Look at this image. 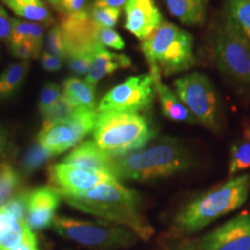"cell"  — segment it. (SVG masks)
Segmentation results:
<instances>
[{"instance_id": "6da1fadb", "label": "cell", "mask_w": 250, "mask_h": 250, "mask_svg": "<svg viewBox=\"0 0 250 250\" xmlns=\"http://www.w3.org/2000/svg\"><path fill=\"white\" fill-rule=\"evenodd\" d=\"M62 198L81 212L129 228L143 241H149L154 235V227L144 213L140 193L118 180L100 184L83 195Z\"/></svg>"}, {"instance_id": "7a4b0ae2", "label": "cell", "mask_w": 250, "mask_h": 250, "mask_svg": "<svg viewBox=\"0 0 250 250\" xmlns=\"http://www.w3.org/2000/svg\"><path fill=\"white\" fill-rule=\"evenodd\" d=\"M193 165L195 158L186 144L175 137H162L134 152L111 156V174L120 182H147L184 173Z\"/></svg>"}, {"instance_id": "3957f363", "label": "cell", "mask_w": 250, "mask_h": 250, "mask_svg": "<svg viewBox=\"0 0 250 250\" xmlns=\"http://www.w3.org/2000/svg\"><path fill=\"white\" fill-rule=\"evenodd\" d=\"M249 191L250 174H242L197 196L174 218L169 235L182 237L204 229L219 218L241 208Z\"/></svg>"}, {"instance_id": "277c9868", "label": "cell", "mask_w": 250, "mask_h": 250, "mask_svg": "<svg viewBox=\"0 0 250 250\" xmlns=\"http://www.w3.org/2000/svg\"><path fill=\"white\" fill-rule=\"evenodd\" d=\"M193 37L189 31L165 21L142 41L140 50L149 71H158L162 78L190 71L196 65Z\"/></svg>"}, {"instance_id": "5b68a950", "label": "cell", "mask_w": 250, "mask_h": 250, "mask_svg": "<svg viewBox=\"0 0 250 250\" xmlns=\"http://www.w3.org/2000/svg\"><path fill=\"white\" fill-rule=\"evenodd\" d=\"M155 134L153 125L139 112L110 111L98 115L93 140L108 155L120 156L143 148Z\"/></svg>"}, {"instance_id": "8992f818", "label": "cell", "mask_w": 250, "mask_h": 250, "mask_svg": "<svg viewBox=\"0 0 250 250\" xmlns=\"http://www.w3.org/2000/svg\"><path fill=\"white\" fill-rule=\"evenodd\" d=\"M208 45L217 70L233 85L250 89V43L224 14L211 27Z\"/></svg>"}, {"instance_id": "52a82bcc", "label": "cell", "mask_w": 250, "mask_h": 250, "mask_svg": "<svg viewBox=\"0 0 250 250\" xmlns=\"http://www.w3.org/2000/svg\"><path fill=\"white\" fill-rule=\"evenodd\" d=\"M51 227L62 239L89 250L130 248L139 239L129 228L104 220L56 217Z\"/></svg>"}, {"instance_id": "ba28073f", "label": "cell", "mask_w": 250, "mask_h": 250, "mask_svg": "<svg viewBox=\"0 0 250 250\" xmlns=\"http://www.w3.org/2000/svg\"><path fill=\"white\" fill-rule=\"evenodd\" d=\"M173 88L179 99L195 117L197 124L218 132L221 127V110L217 89L210 78L202 72H190L176 78Z\"/></svg>"}, {"instance_id": "9c48e42d", "label": "cell", "mask_w": 250, "mask_h": 250, "mask_svg": "<svg viewBox=\"0 0 250 250\" xmlns=\"http://www.w3.org/2000/svg\"><path fill=\"white\" fill-rule=\"evenodd\" d=\"M98 115V110L77 109L64 120L44 123L37 136V144L54 156L62 154L93 132Z\"/></svg>"}, {"instance_id": "30bf717a", "label": "cell", "mask_w": 250, "mask_h": 250, "mask_svg": "<svg viewBox=\"0 0 250 250\" xmlns=\"http://www.w3.org/2000/svg\"><path fill=\"white\" fill-rule=\"evenodd\" d=\"M154 83L151 74H139L127 78L105 94L99 102L101 112H142L152 107L154 100Z\"/></svg>"}, {"instance_id": "8fae6325", "label": "cell", "mask_w": 250, "mask_h": 250, "mask_svg": "<svg viewBox=\"0 0 250 250\" xmlns=\"http://www.w3.org/2000/svg\"><path fill=\"white\" fill-rule=\"evenodd\" d=\"M116 180L114 176L101 171L86 170L67 164H56L49 168L51 187L62 196L83 195L100 184Z\"/></svg>"}, {"instance_id": "7c38bea8", "label": "cell", "mask_w": 250, "mask_h": 250, "mask_svg": "<svg viewBox=\"0 0 250 250\" xmlns=\"http://www.w3.org/2000/svg\"><path fill=\"white\" fill-rule=\"evenodd\" d=\"M199 250H250V212H243L202 237Z\"/></svg>"}, {"instance_id": "4fadbf2b", "label": "cell", "mask_w": 250, "mask_h": 250, "mask_svg": "<svg viewBox=\"0 0 250 250\" xmlns=\"http://www.w3.org/2000/svg\"><path fill=\"white\" fill-rule=\"evenodd\" d=\"M62 199L54 187H41L26 193V223L31 230L52 226Z\"/></svg>"}, {"instance_id": "5bb4252c", "label": "cell", "mask_w": 250, "mask_h": 250, "mask_svg": "<svg viewBox=\"0 0 250 250\" xmlns=\"http://www.w3.org/2000/svg\"><path fill=\"white\" fill-rule=\"evenodd\" d=\"M125 29L144 41L164 22L156 0H129L124 6Z\"/></svg>"}, {"instance_id": "9a60e30c", "label": "cell", "mask_w": 250, "mask_h": 250, "mask_svg": "<svg viewBox=\"0 0 250 250\" xmlns=\"http://www.w3.org/2000/svg\"><path fill=\"white\" fill-rule=\"evenodd\" d=\"M37 241L26 220L0 206V250H15L26 243Z\"/></svg>"}, {"instance_id": "2e32d148", "label": "cell", "mask_w": 250, "mask_h": 250, "mask_svg": "<svg viewBox=\"0 0 250 250\" xmlns=\"http://www.w3.org/2000/svg\"><path fill=\"white\" fill-rule=\"evenodd\" d=\"M62 164L86 170L101 171L111 174V156L104 153L94 143V140H86L80 143L62 159Z\"/></svg>"}, {"instance_id": "e0dca14e", "label": "cell", "mask_w": 250, "mask_h": 250, "mask_svg": "<svg viewBox=\"0 0 250 250\" xmlns=\"http://www.w3.org/2000/svg\"><path fill=\"white\" fill-rule=\"evenodd\" d=\"M153 78L155 94L158 95L159 103H160L161 111L164 116L168 120L174 122H181V123L197 124L195 117L190 114L186 105L174 92V89L169 88L162 83V77L158 71H149Z\"/></svg>"}, {"instance_id": "ac0fdd59", "label": "cell", "mask_w": 250, "mask_h": 250, "mask_svg": "<svg viewBox=\"0 0 250 250\" xmlns=\"http://www.w3.org/2000/svg\"><path fill=\"white\" fill-rule=\"evenodd\" d=\"M131 66V58L125 54H116L110 52L107 48L100 45L94 55L92 65L89 71L87 72L85 81L92 86H96V83L103 78L115 73L122 68H127Z\"/></svg>"}, {"instance_id": "d6986e66", "label": "cell", "mask_w": 250, "mask_h": 250, "mask_svg": "<svg viewBox=\"0 0 250 250\" xmlns=\"http://www.w3.org/2000/svg\"><path fill=\"white\" fill-rule=\"evenodd\" d=\"M168 11L188 27L203 26L208 17L210 0H165Z\"/></svg>"}, {"instance_id": "ffe728a7", "label": "cell", "mask_w": 250, "mask_h": 250, "mask_svg": "<svg viewBox=\"0 0 250 250\" xmlns=\"http://www.w3.org/2000/svg\"><path fill=\"white\" fill-rule=\"evenodd\" d=\"M62 95L76 109L96 110L95 86L79 78H68L62 83Z\"/></svg>"}, {"instance_id": "44dd1931", "label": "cell", "mask_w": 250, "mask_h": 250, "mask_svg": "<svg viewBox=\"0 0 250 250\" xmlns=\"http://www.w3.org/2000/svg\"><path fill=\"white\" fill-rule=\"evenodd\" d=\"M15 15L31 22L49 26L54 22L51 12L43 0H0Z\"/></svg>"}, {"instance_id": "7402d4cb", "label": "cell", "mask_w": 250, "mask_h": 250, "mask_svg": "<svg viewBox=\"0 0 250 250\" xmlns=\"http://www.w3.org/2000/svg\"><path fill=\"white\" fill-rule=\"evenodd\" d=\"M224 17L250 43V0H226Z\"/></svg>"}, {"instance_id": "603a6c76", "label": "cell", "mask_w": 250, "mask_h": 250, "mask_svg": "<svg viewBox=\"0 0 250 250\" xmlns=\"http://www.w3.org/2000/svg\"><path fill=\"white\" fill-rule=\"evenodd\" d=\"M29 70L27 61L13 62L0 74V100L9 99L20 89Z\"/></svg>"}, {"instance_id": "cb8c5ba5", "label": "cell", "mask_w": 250, "mask_h": 250, "mask_svg": "<svg viewBox=\"0 0 250 250\" xmlns=\"http://www.w3.org/2000/svg\"><path fill=\"white\" fill-rule=\"evenodd\" d=\"M44 28L45 26L42 23L13 18V33H12L11 42L29 41L34 45L41 49L43 44V40H44Z\"/></svg>"}, {"instance_id": "d4e9b609", "label": "cell", "mask_w": 250, "mask_h": 250, "mask_svg": "<svg viewBox=\"0 0 250 250\" xmlns=\"http://www.w3.org/2000/svg\"><path fill=\"white\" fill-rule=\"evenodd\" d=\"M20 186V175L8 162H0V206H4L17 196Z\"/></svg>"}, {"instance_id": "484cf974", "label": "cell", "mask_w": 250, "mask_h": 250, "mask_svg": "<svg viewBox=\"0 0 250 250\" xmlns=\"http://www.w3.org/2000/svg\"><path fill=\"white\" fill-rule=\"evenodd\" d=\"M250 168V139L232 146L230 148L229 162H228V174L232 176L240 171Z\"/></svg>"}, {"instance_id": "4316f807", "label": "cell", "mask_w": 250, "mask_h": 250, "mask_svg": "<svg viewBox=\"0 0 250 250\" xmlns=\"http://www.w3.org/2000/svg\"><path fill=\"white\" fill-rule=\"evenodd\" d=\"M93 22L101 28H112L116 26L118 19L121 17V8L101 7V6H92L89 11Z\"/></svg>"}, {"instance_id": "83f0119b", "label": "cell", "mask_w": 250, "mask_h": 250, "mask_svg": "<svg viewBox=\"0 0 250 250\" xmlns=\"http://www.w3.org/2000/svg\"><path fill=\"white\" fill-rule=\"evenodd\" d=\"M96 50H90V51H81L73 54L67 57V64L70 70L77 76H86L87 72L89 71L90 65H92L94 55Z\"/></svg>"}, {"instance_id": "f1b7e54d", "label": "cell", "mask_w": 250, "mask_h": 250, "mask_svg": "<svg viewBox=\"0 0 250 250\" xmlns=\"http://www.w3.org/2000/svg\"><path fill=\"white\" fill-rule=\"evenodd\" d=\"M62 96V90L58 85L54 83H48L43 87L40 95L39 110L44 116L55 107Z\"/></svg>"}, {"instance_id": "f546056e", "label": "cell", "mask_w": 250, "mask_h": 250, "mask_svg": "<svg viewBox=\"0 0 250 250\" xmlns=\"http://www.w3.org/2000/svg\"><path fill=\"white\" fill-rule=\"evenodd\" d=\"M46 46H48V51L56 57L61 59L67 58V50L66 44H65L64 36H62V31L59 26H55L51 28L46 37Z\"/></svg>"}, {"instance_id": "4dcf8cb0", "label": "cell", "mask_w": 250, "mask_h": 250, "mask_svg": "<svg viewBox=\"0 0 250 250\" xmlns=\"http://www.w3.org/2000/svg\"><path fill=\"white\" fill-rule=\"evenodd\" d=\"M96 39L98 42L104 48H111L115 50H123L125 42L120 34L112 28H101L96 29Z\"/></svg>"}, {"instance_id": "1f68e13d", "label": "cell", "mask_w": 250, "mask_h": 250, "mask_svg": "<svg viewBox=\"0 0 250 250\" xmlns=\"http://www.w3.org/2000/svg\"><path fill=\"white\" fill-rule=\"evenodd\" d=\"M89 0H58L55 6L61 13V17H76L88 12Z\"/></svg>"}, {"instance_id": "d6a6232c", "label": "cell", "mask_w": 250, "mask_h": 250, "mask_svg": "<svg viewBox=\"0 0 250 250\" xmlns=\"http://www.w3.org/2000/svg\"><path fill=\"white\" fill-rule=\"evenodd\" d=\"M77 109L67 101L66 98H65L62 93L61 99H59V101L56 103L55 107L52 108L48 114L43 116L44 117V123H50V122L64 120V118L71 116V115Z\"/></svg>"}, {"instance_id": "836d02e7", "label": "cell", "mask_w": 250, "mask_h": 250, "mask_svg": "<svg viewBox=\"0 0 250 250\" xmlns=\"http://www.w3.org/2000/svg\"><path fill=\"white\" fill-rule=\"evenodd\" d=\"M51 156L54 155L37 144L27 152L26 156H24L23 166L27 170H34Z\"/></svg>"}, {"instance_id": "e575fe53", "label": "cell", "mask_w": 250, "mask_h": 250, "mask_svg": "<svg viewBox=\"0 0 250 250\" xmlns=\"http://www.w3.org/2000/svg\"><path fill=\"white\" fill-rule=\"evenodd\" d=\"M9 49H11L12 55L15 57L28 61V59L39 57L41 49L34 45L29 41H18V42L9 43Z\"/></svg>"}, {"instance_id": "d590c367", "label": "cell", "mask_w": 250, "mask_h": 250, "mask_svg": "<svg viewBox=\"0 0 250 250\" xmlns=\"http://www.w3.org/2000/svg\"><path fill=\"white\" fill-rule=\"evenodd\" d=\"M13 33V18L8 15L6 9L0 5V40L11 42Z\"/></svg>"}, {"instance_id": "8d00e7d4", "label": "cell", "mask_w": 250, "mask_h": 250, "mask_svg": "<svg viewBox=\"0 0 250 250\" xmlns=\"http://www.w3.org/2000/svg\"><path fill=\"white\" fill-rule=\"evenodd\" d=\"M41 65L48 72H57L62 66V59L56 57L49 51H44L41 56Z\"/></svg>"}, {"instance_id": "74e56055", "label": "cell", "mask_w": 250, "mask_h": 250, "mask_svg": "<svg viewBox=\"0 0 250 250\" xmlns=\"http://www.w3.org/2000/svg\"><path fill=\"white\" fill-rule=\"evenodd\" d=\"M129 0H95L94 6H101V7H114L122 8L126 5Z\"/></svg>"}, {"instance_id": "f35d334b", "label": "cell", "mask_w": 250, "mask_h": 250, "mask_svg": "<svg viewBox=\"0 0 250 250\" xmlns=\"http://www.w3.org/2000/svg\"><path fill=\"white\" fill-rule=\"evenodd\" d=\"M8 151V134L5 129L0 126V162L2 161Z\"/></svg>"}, {"instance_id": "ab89813d", "label": "cell", "mask_w": 250, "mask_h": 250, "mask_svg": "<svg viewBox=\"0 0 250 250\" xmlns=\"http://www.w3.org/2000/svg\"><path fill=\"white\" fill-rule=\"evenodd\" d=\"M245 139H250V123L247 125L245 129Z\"/></svg>"}, {"instance_id": "60d3db41", "label": "cell", "mask_w": 250, "mask_h": 250, "mask_svg": "<svg viewBox=\"0 0 250 250\" xmlns=\"http://www.w3.org/2000/svg\"><path fill=\"white\" fill-rule=\"evenodd\" d=\"M46 1H48L49 4H51L52 6H56V5H57L58 0H46Z\"/></svg>"}]
</instances>
